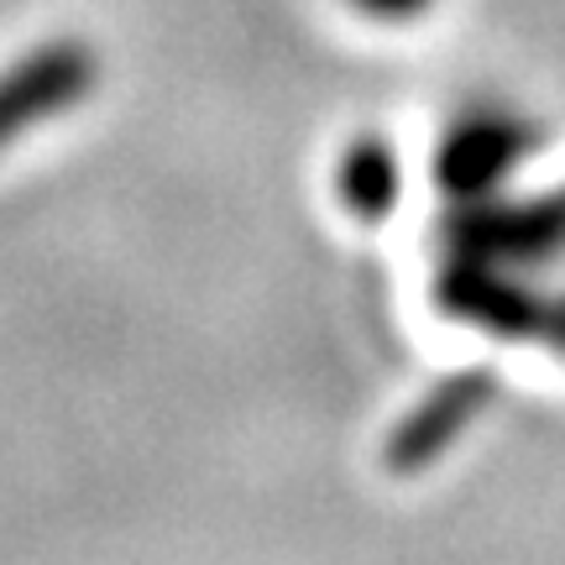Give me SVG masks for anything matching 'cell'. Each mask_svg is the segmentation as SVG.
Listing matches in <instances>:
<instances>
[{"mask_svg": "<svg viewBox=\"0 0 565 565\" xmlns=\"http://www.w3.org/2000/svg\"><path fill=\"white\" fill-rule=\"evenodd\" d=\"M362 6H372V11H414L424 0H362Z\"/></svg>", "mask_w": 565, "mask_h": 565, "instance_id": "obj_1", "label": "cell"}]
</instances>
